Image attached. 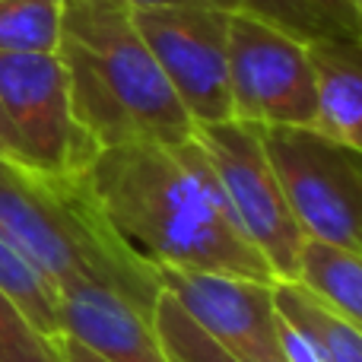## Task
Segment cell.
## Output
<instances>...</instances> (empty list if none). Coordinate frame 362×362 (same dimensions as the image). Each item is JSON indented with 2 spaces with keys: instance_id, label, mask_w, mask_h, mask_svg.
<instances>
[{
  "instance_id": "cell-13",
  "label": "cell",
  "mask_w": 362,
  "mask_h": 362,
  "mask_svg": "<svg viewBox=\"0 0 362 362\" xmlns=\"http://www.w3.org/2000/svg\"><path fill=\"white\" fill-rule=\"evenodd\" d=\"M274 305L280 315L305 325L318 337L327 362H362V331L346 318H340L334 308H327L299 280H276Z\"/></svg>"
},
{
  "instance_id": "cell-24",
  "label": "cell",
  "mask_w": 362,
  "mask_h": 362,
  "mask_svg": "<svg viewBox=\"0 0 362 362\" xmlns=\"http://www.w3.org/2000/svg\"><path fill=\"white\" fill-rule=\"evenodd\" d=\"M353 10H356V29H359V42H362V0H353Z\"/></svg>"
},
{
  "instance_id": "cell-12",
  "label": "cell",
  "mask_w": 362,
  "mask_h": 362,
  "mask_svg": "<svg viewBox=\"0 0 362 362\" xmlns=\"http://www.w3.org/2000/svg\"><path fill=\"white\" fill-rule=\"evenodd\" d=\"M296 280L362 331V251L305 238Z\"/></svg>"
},
{
  "instance_id": "cell-11",
  "label": "cell",
  "mask_w": 362,
  "mask_h": 362,
  "mask_svg": "<svg viewBox=\"0 0 362 362\" xmlns=\"http://www.w3.org/2000/svg\"><path fill=\"white\" fill-rule=\"evenodd\" d=\"M318 93L315 131L362 153V42L334 35L308 42Z\"/></svg>"
},
{
  "instance_id": "cell-4",
  "label": "cell",
  "mask_w": 362,
  "mask_h": 362,
  "mask_svg": "<svg viewBox=\"0 0 362 362\" xmlns=\"http://www.w3.org/2000/svg\"><path fill=\"white\" fill-rule=\"evenodd\" d=\"M302 235L362 251V153L315 127H261Z\"/></svg>"
},
{
  "instance_id": "cell-9",
  "label": "cell",
  "mask_w": 362,
  "mask_h": 362,
  "mask_svg": "<svg viewBox=\"0 0 362 362\" xmlns=\"http://www.w3.org/2000/svg\"><path fill=\"white\" fill-rule=\"evenodd\" d=\"M156 280L172 299L242 362H283L276 337L274 283L206 270L156 267Z\"/></svg>"
},
{
  "instance_id": "cell-15",
  "label": "cell",
  "mask_w": 362,
  "mask_h": 362,
  "mask_svg": "<svg viewBox=\"0 0 362 362\" xmlns=\"http://www.w3.org/2000/svg\"><path fill=\"white\" fill-rule=\"evenodd\" d=\"M64 0H0V54H57Z\"/></svg>"
},
{
  "instance_id": "cell-20",
  "label": "cell",
  "mask_w": 362,
  "mask_h": 362,
  "mask_svg": "<svg viewBox=\"0 0 362 362\" xmlns=\"http://www.w3.org/2000/svg\"><path fill=\"white\" fill-rule=\"evenodd\" d=\"M315 6L327 13L340 29L346 32L350 38H359V29H356V10H353V0H312Z\"/></svg>"
},
{
  "instance_id": "cell-21",
  "label": "cell",
  "mask_w": 362,
  "mask_h": 362,
  "mask_svg": "<svg viewBox=\"0 0 362 362\" xmlns=\"http://www.w3.org/2000/svg\"><path fill=\"white\" fill-rule=\"evenodd\" d=\"M134 10H165V6H213V10L235 13V0H127Z\"/></svg>"
},
{
  "instance_id": "cell-3",
  "label": "cell",
  "mask_w": 362,
  "mask_h": 362,
  "mask_svg": "<svg viewBox=\"0 0 362 362\" xmlns=\"http://www.w3.org/2000/svg\"><path fill=\"white\" fill-rule=\"evenodd\" d=\"M0 232L54 283H99L153 315L156 270L108 226L83 175H51L0 156Z\"/></svg>"
},
{
  "instance_id": "cell-8",
  "label": "cell",
  "mask_w": 362,
  "mask_h": 362,
  "mask_svg": "<svg viewBox=\"0 0 362 362\" xmlns=\"http://www.w3.org/2000/svg\"><path fill=\"white\" fill-rule=\"evenodd\" d=\"M134 23L191 124L229 121V13L165 6L134 10Z\"/></svg>"
},
{
  "instance_id": "cell-14",
  "label": "cell",
  "mask_w": 362,
  "mask_h": 362,
  "mask_svg": "<svg viewBox=\"0 0 362 362\" xmlns=\"http://www.w3.org/2000/svg\"><path fill=\"white\" fill-rule=\"evenodd\" d=\"M0 289L16 302L19 312L48 340L64 337L61 299H57L54 283H51L4 232H0Z\"/></svg>"
},
{
  "instance_id": "cell-19",
  "label": "cell",
  "mask_w": 362,
  "mask_h": 362,
  "mask_svg": "<svg viewBox=\"0 0 362 362\" xmlns=\"http://www.w3.org/2000/svg\"><path fill=\"white\" fill-rule=\"evenodd\" d=\"M276 337H280L283 362H327L318 337L305 325L276 312Z\"/></svg>"
},
{
  "instance_id": "cell-23",
  "label": "cell",
  "mask_w": 362,
  "mask_h": 362,
  "mask_svg": "<svg viewBox=\"0 0 362 362\" xmlns=\"http://www.w3.org/2000/svg\"><path fill=\"white\" fill-rule=\"evenodd\" d=\"M0 156L16 159V163H19V146H16V137H13L10 124H6L4 112H0Z\"/></svg>"
},
{
  "instance_id": "cell-2",
  "label": "cell",
  "mask_w": 362,
  "mask_h": 362,
  "mask_svg": "<svg viewBox=\"0 0 362 362\" xmlns=\"http://www.w3.org/2000/svg\"><path fill=\"white\" fill-rule=\"evenodd\" d=\"M61 61L80 127L99 146L185 140L194 124L153 61L127 0H64Z\"/></svg>"
},
{
  "instance_id": "cell-10",
  "label": "cell",
  "mask_w": 362,
  "mask_h": 362,
  "mask_svg": "<svg viewBox=\"0 0 362 362\" xmlns=\"http://www.w3.org/2000/svg\"><path fill=\"white\" fill-rule=\"evenodd\" d=\"M61 327L76 344L89 346L105 362H169L153 315L99 283H70L57 289Z\"/></svg>"
},
{
  "instance_id": "cell-22",
  "label": "cell",
  "mask_w": 362,
  "mask_h": 362,
  "mask_svg": "<svg viewBox=\"0 0 362 362\" xmlns=\"http://www.w3.org/2000/svg\"><path fill=\"white\" fill-rule=\"evenodd\" d=\"M57 350H61V359L64 362H105L99 356V353H93L89 346H83V344H76L74 337H57Z\"/></svg>"
},
{
  "instance_id": "cell-5",
  "label": "cell",
  "mask_w": 362,
  "mask_h": 362,
  "mask_svg": "<svg viewBox=\"0 0 362 362\" xmlns=\"http://www.w3.org/2000/svg\"><path fill=\"white\" fill-rule=\"evenodd\" d=\"M191 134L216 169V178L229 197L238 226L261 251L274 276L296 280L305 235L289 210L276 169L264 150L261 127L229 118L216 124H194Z\"/></svg>"
},
{
  "instance_id": "cell-18",
  "label": "cell",
  "mask_w": 362,
  "mask_h": 362,
  "mask_svg": "<svg viewBox=\"0 0 362 362\" xmlns=\"http://www.w3.org/2000/svg\"><path fill=\"white\" fill-rule=\"evenodd\" d=\"M0 362H64L57 340H48L0 289Z\"/></svg>"
},
{
  "instance_id": "cell-1",
  "label": "cell",
  "mask_w": 362,
  "mask_h": 362,
  "mask_svg": "<svg viewBox=\"0 0 362 362\" xmlns=\"http://www.w3.org/2000/svg\"><path fill=\"white\" fill-rule=\"evenodd\" d=\"M115 235L144 264L274 283V270L238 226L216 169L191 137H134L102 146L86 172Z\"/></svg>"
},
{
  "instance_id": "cell-17",
  "label": "cell",
  "mask_w": 362,
  "mask_h": 362,
  "mask_svg": "<svg viewBox=\"0 0 362 362\" xmlns=\"http://www.w3.org/2000/svg\"><path fill=\"white\" fill-rule=\"evenodd\" d=\"M235 4H238V10L251 13V16L264 19V23L276 25V29L289 32V35L302 38V42L346 35V32L340 29L321 6H315L312 0H235Z\"/></svg>"
},
{
  "instance_id": "cell-16",
  "label": "cell",
  "mask_w": 362,
  "mask_h": 362,
  "mask_svg": "<svg viewBox=\"0 0 362 362\" xmlns=\"http://www.w3.org/2000/svg\"><path fill=\"white\" fill-rule=\"evenodd\" d=\"M153 327L169 362H242L219 346L169 293H159L153 305Z\"/></svg>"
},
{
  "instance_id": "cell-7",
  "label": "cell",
  "mask_w": 362,
  "mask_h": 362,
  "mask_svg": "<svg viewBox=\"0 0 362 362\" xmlns=\"http://www.w3.org/2000/svg\"><path fill=\"white\" fill-rule=\"evenodd\" d=\"M0 112L19 163L51 175H83L102 146L80 127L61 54H0Z\"/></svg>"
},
{
  "instance_id": "cell-6",
  "label": "cell",
  "mask_w": 362,
  "mask_h": 362,
  "mask_svg": "<svg viewBox=\"0 0 362 362\" xmlns=\"http://www.w3.org/2000/svg\"><path fill=\"white\" fill-rule=\"evenodd\" d=\"M232 118L257 127H318L308 42L251 16L229 13Z\"/></svg>"
}]
</instances>
